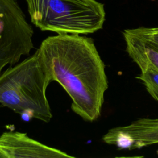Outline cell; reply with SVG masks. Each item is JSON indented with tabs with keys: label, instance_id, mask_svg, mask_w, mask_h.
Here are the masks:
<instances>
[{
	"label": "cell",
	"instance_id": "6da1fadb",
	"mask_svg": "<svg viewBox=\"0 0 158 158\" xmlns=\"http://www.w3.org/2000/svg\"><path fill=\"white\" fill-rule=\"evenodd\" d=\"M36 51L50 81L57 82L70 96L72 110L86 122L96 121L109 83L93 38L57 34L43 40Z\"/></svg>",
	"mask_w": 158,
	"mask_h": 158
},
{
	"label": "cell",
	"instance_id": "7a4b0ae2",
	"mask_svg": "<svg viewBox=\"0 0 158 158\" xmlns=\"http://www.w3.org/2000/svg\"><path fill=\"white\" fill-rule=\"evenodd\" d=\"M51 83L37 51L0 75V104L21 116L48 123L52 118L46 96Z\"/></svg>",
	"mask_w": 158,
	"mask_h": 158
},
{
	"label": "cell",
	"instance_id": "3957f363",
	"mask_svg": "<svg viewBox=\"0 0 158 158\" xmlns=\"http://www.w3.org/2000/svg\"><path fill=\"white\" fill-rule=\"evenodd\" d=\"M31 22L42 31L88 35L102 28L104 4L96 0H25Z\"/></svg>",
	"mask_w": 158,
	"mask_h": 158
},
{
	"label": "cell",
	"instance_id": "277c9868",
	"mask_svg": "<svg viewBox=\"0 0 158 158\" xmlns=\"http://www.w3.org/2000/svg\"><path fill=\"white\" fill-rule=\"evenodd\" d=\"M33 33L17 0H0V75L30 55Z\"/></svg>",
	"mask_w": 158,
	"mask_h": 158
},
{
	"label": "cell",
	"instance_id": "5b68a950",
	"mask_svg": "<svg viewBox=\"0 0 158 158\" xmlns=\"http://www.w3.org/2000/svg\"><path fill=\"white\" fill-rule=\"evenodd\" d=\"M104 143L119 149L132 150L158 143V118H141L130 124L109 129L102 137Z\"/></svg>",
	"mask_w": 158,
	"mask_h": 158
},
{
	"label": "cell",
	"instance_id": "8992f818",
	"mask_svg": "<svg viewBox=\"0 0 158 158\" xmlns=\"http://www.w3.org/2000/svg\"><path fill=\"white\" fill-rule=\"evenodd\" d=\"M75 158L57 148L29 137L27 133L6 131L0 136V158Z\"/></svg>",
	"mask_w": 158,
	"mask_h": 158
},
{
	"label": "cell",
	"instance_id": "52a82bcc",
	"mask_svg": "<svg viewBox=\"0 0 158 158\" xmlns=\"http://www.w3.org/2000/svg\"><path fill=\"white\" fill-rule=\"evenodd\" d=\"M123 35L126 51L140 70L151 67L158 70V44L141 38L128 29L123 31Z\"/></svg>",
	"mask_w": 158,
	"mask_h": 158
},
{
	"label": "cell",
	"instance_id": "ba28073f",
	"mask_svg": "<svg viewBox=\"0 0 158 158\" xmlns=\"http://www.w3.org/2000/svg\"><path fill=\"white\" fill-rule=\"evenodd\" d=\"M136 78L142 81L148 93L158 102V70L147 67L141 70V73Z\"/></svg>",
	"mask_w": 158,
	"mask_h": 158
},
{
	"label": "cell",
	"instance_id": "9c48e42d",
	"mask_svg": "<svg viewBox=\"0 0 158 158\" xmlns=\"http://www.w3.org/2000/svg\"><path fill=\"white\" fill-rule=\"evenodd\" d=\"M132 33L146 40L158 44V27H138L128 29Z\"/></svg>",
	"mask_w": 158,
	"mask_h": 158
},
{
	"label": "cell",
	"instance_id": "30bf717a",
	"mask_svg": "<svg viewBox=\"0 0 158 158\" xmlns=\"http://www.w3.org/2000/svg\"><path fill=\"white\" fill-rule=\"evenodd\" d=\"M1 107V104H0V107Z\"/></svg>",
	"mask_w": 158,
	"mask_h": 158
}]
</instances>
